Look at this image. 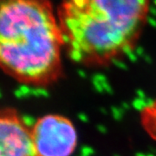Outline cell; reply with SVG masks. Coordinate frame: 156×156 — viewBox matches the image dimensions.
Segmentation results:
<instances>
[{"instance_id":"obj_5","label":"cell","mask_w":156,"mask_h":156,"mask_svg":"<svg viewBox=\"0 0 156 156\" xmlns=\"http://www.w3.org/2000/svg\"><path fill=\"white\" fill-rule=\"evenodd\" d=\"M93 84L95 89L99 92L102 93L104 91H106L108 93H112V89L106 79L105 76H103L101 75H97L94 77L93 79Z\"/></svg>"},{"instance_id":"obj_8","label":"cell","mask_w":156,"mask_h":156,"mask_svg":"<svg viewBox=\"0 0 156 156\" xmlns=\"http://www.w3.org/2000/svg\"><path fill=\"white\" fill-rule=\"evenodd\" d=\"M94 149L90 147H83L81 150V156H92L94 154Z\"/></svg>"},{"instance_id":"obj_11","label":"cell","mask_w":156,"mask_h":156,"mask_svg":"<svg viewBox=\"0 0 156 156\" xmlns=\"http://www.w3.org/2000/svg\"><path fill=\"white\" fill-rule=\"evenodd\" d=\"M135 156H156L155 154H152V153H136Z\"/></svg>"},{"instance_id":"obj_6","label":"cell","mask_w":156,"mask_h":156,"mask_svg":"<svg viewBox=\"0 0 156 156\" xmlns=\"http://www.w3.org/2000/svg\"><path fill=\"white\" fill-rule=\"evenodd\" d=\"M147 124L150 133L156 137V105L153 109L147 110Z\"/></svg>"},{"instance_id":"obj_10","label":"cell","mask_w":156,"mask_h":156,"mask_svg":"<svg viewBox=\"0 0 156 156\" xmlns=\"http://www.w3.org/2000/svg\"><path fill=\"white\" fill-rule=\"evenodd\" d=\"M137 95H138V97H139V98H142V99L146 98V95H145L144 92L141 91V90H138V91H137Z\"/></svg>"},{"instance_id":"obj_1","label":"cell","mask_w":156,"mask_h":156,"mask_svg":"<svg viewBox=\"0 0 156 156\" xmlns=\"http://www.w3.org/2000/svg\"><path fill=\"white\" fill-rule=\"evenodd\" d=\"M63 43L49 0H0V70L43 85L57 77Z\"/></svg>"},{"instance_id":"obj_9","label":"cell","mask_w":156,"mask_h":156,"mask_svg":"<svg viewBox=\"0 0 156 156\" xmlns=\"http://www.w3.org/2000/svg\"><path fill=\"white\" fill-rule=\"evenodd\" d=\"M79 118L83 121V122H87L89 120H88V116H87V115H84V114H81L80 115H79Z\"/></svg>"},{"instance_id":"obj_7","label":"cell","mask_w":156,"mask_h":156,"mask_svg":"<svg viewBox=\"0 0 156 156\" xmlns=\"http://www.w3.org/2000/svg\"><path fill=\"white\" fill-rule=\"evenodd\" d=\"M112 115L114 118L116 120H121L123 115V109L122 108H112Z\"/></svg>"},{"instance_id":"obj_2","label":"cell","mask_w":156,"mask_h":156,"mask_svg":"<svg viewBox=\"0 0 156 156\" xmlns=\"http://www.w3.org/2000/svg\"><path fill=\"white\" fill-rule=\"evenodd\" d=\"M148 11V0H63L58 21L75 62L128 56Z\"/></svg>"},{"instance_id":"obj_12","label":"cell","mask_w":156,"mask_h":156,"mask_svg":"<svg viewBox=\"0 0 156 156\" xmlns=\"http://www.w3.org/2000/svg\"><path fill=\"white\" fill-rule=\"evenodd\" d=\"M98 130H99L100 132H103L102 130H104V131H105V133L107 132V128L105 127H103V126H99L98 127Z\"/></svg>"},{"instance_id":"obj_3","label":"cell","mask_w":156,"mask_h":156,"mask_svg":"<svg viewBox=\"0 0 156 156\" xmlns=\"http://www.w3.org/2000/svg\"><path fill=\"white\" fill-rule=\"evenodd\" d=\"M31 135L39 156H70L77 145L75 126L61 115L40 118L31 128Z\"/></svg>"},{"instance_id":"obj_4","label":"cell","mask_w":156,"mask_h":156,"mask_svg":"<svg viewBox=\"0 0 156 156\" xmlns=\"http://www.w3.org/2000/svg\"><path fill=\"white\" fill-rule=\"evenodd\" d=\"M0 156H39L31 129L11 109H0Z\"/></svg>"}]
</instances>
